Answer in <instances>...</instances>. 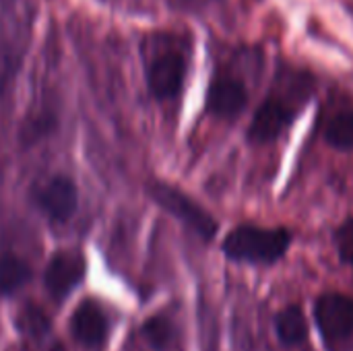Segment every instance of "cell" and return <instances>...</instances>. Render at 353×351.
Instances as JSON below:
<instances>
[{"instance_id":"3957f363","label":"cell","mask_w":353,"mask_h":351,"mask_svg":"<svg viewBox=\"0 0 353 351\" xmlns=\"http://www.w3.org/2000/svg\"><path fill=\"white\" fill-rule=\"evenodd\" d=\"M149 197L178 221H182L188 230H192L205 242H211L219 230L217 221L209 211H205L199 203H194L186 192L178 190L168 182H151L147 184Z\"/></svg>"},{"instance_id":"7c38bea8","label":"cell","mask_w":353,"mask_h":351,"mask_svg":"<svg viewBox=\"0 0 353 351\" xmlns=\"http://www.w3.org/2000/svg\"><path fill=\"white\" fill-rule=\"evenodd\" d=\"M14 325L17 329L25 335V337H31V339H43L50 329H52V323H50V317L46 314V310L37 304H25L19 312H17V319H14Z\"/></svg>"},{"instance_id":"e0dca14e","label":"cell","mask_w":353,"mask_h":351,"mask_svg":"<svg viewBox=\"0 0 353 351\" xmlns=\"http://www.w3.org/2000/svg\"><path fill=\"white\" fill-rule=\"evenodd\" d=\"M50 351H66V350H64V345H62L60 341H54V343H52V348H50Z\"/></svg>"},{"instance_id":"5bb4252c","label":"cell","mask_w":353,"mask_h":351,"mask_svg":"<svg viewBox=\"0 0 353 351\" xmlns=\"http://www.w3.org/2000/svg\"><path fill=\"white\" fill-rule=\"evenodd\" d=\"M141 335L143 339L153 348L155 351H163L170 348V343L176 337V329L172 325V321L168 317L155 314L149 321H145V325L141 327Z\"/></svg>"},{"instance_id":"8992f818","label":"cell","mask_w":353,"mask_h":351,"mask_svg":"<svg viewBox=\"0 0 353 351\" xmlns=\"http://www.w3.org/2000/svg\"><path fill=\"white\" fill-rule=\"evenodd\" d=\"M85 273H87L85 257L79 250L62 248L54 252L52 259L48 261L43 273V285L56 302H62L81 285Z\"/></svg>"},{"instance_id":"7a4b0ae2","label":"cell","mask_w":353,"mask_h":351,"mask_svg":"<svg viewBox=\"0 0 353 351\" xmlns=\"http://www.w3.org/2000/svg\"><path fill=\"white\" fill-rule=\"evenodd\" d=\"M292 246V232L285 228H259V225H238L234 228L221 250L230 261L248 265H275L285 257Z\"/></svg>"},{"instance_id":"52a82bcc","label":"cell","mask_w":353,"mask_h":351,"mask_svg":"<svg viewBox=\"0 0 353 351\" xmlns=\"http://www.w3.org/2000/svg\"><path fill=\"white\" fill-rule=\"evenodd\" d=\"M294 110L277 95H269L252 116L248 126V141L256 145L271 143L292 124Z\"/></svg>"},{"instance_id":"277c9868","label":"cell","mask_w":353,"mask_h":351,"mask_svg":"<svg viewBox=\"0 0 353 351\" xmlns=\"http://www.w3.org/2000/svg\"><path fill=\"white\" fill-rule=\"evenodd\" d=\"M35 207L54 223H66L79 209L77 184L66 176H50L31 188Z\"/></svg>"},{"instance_id":"6da1fadb","label":"cell","mask_w":353,"mask_h":351,"mask_svg":"<svg viewBox=\"0 0 353 351\" xmlns=\"http://www.w3.org/2000/svg\"><path fill=\"white\" fill-rule=\"evenodd\" d=\"M143 50L145 79L151 95L159 101L178 97L188 74V58L176 37L170 33H153L145 39Z\"/></svg>"},{"instance_id":"2e32d148","label":"cell","mask_w":353,"mask_h":351,"mask_svg":"<svg viewBox=\"0 0 353 351\" xmlns=\"http://www.w3.org/2000/svg\"><path fill=\"white\" fill-rule=\"evenodd\" d=\"M56 124V118L52 114H41V116H33L31 120H27L21 128V137L27 143L37 141L39 137L48 134L52 130V126Z\"/></svg>"},{"instance_id":"5b68a950","label":"cell","mask_w":353,"mask_h":351,"mask_svg":"<svg viewBox=\"0 0 353 351\" xmlns=\"http://www.w3.org/2000/svg\"><path fill=\"white\" fill-rule=\"evenodd\" d=\"M314 323L323 339L333 345L353 333V300L343 294H323L314 302Z\"/></svg>"},{"instance_id":"ba28073f","label":"cell","mask_w":353,"mask_h":351,"mask_svg":"<svg viewBox=\"0 0 353 351\" xmlns=\"http://www.w3.org/2000/svg\"><path fill=\"white\" fill-rule=\"evenodd\" d=\"M70 333L85 348H101L110 335V321L103 308L93 300H83L70 317Z\"/></svg>"},{"instance_id":"4fadbf2b","label":"cell","mask_w":353,"mask_h":351,"mask_svg":"<svg viewBox=\"0 0 353 351\" xmlns=\"http://www.w3.org/2000/svg\"><path fill=\"white\" fill-rule=\"evenodd\" d=\"M325 141L339 151L353 149V112H337L325 126Z\"/></svg>"},{"instance_id":"30bf717a","label":"cell","mask_w":353,"mask_h":351,"mask_svg":"<svg viewBox=\"0 0 353 351\" xmlns=\"http://www.w3.org/2000/svg\"><path fill=\"white\" fill-rule=\"evenodd\" d=\"M275 333L279 341L288 348L300 345L308 339V321L300 306L290 304L275 317Z\"/></svg>"},{"instance_id":"9c48e42d","label":"cell","mask_w":353,"mask_h":351,"mask_svg":"<svg viewBox=\"0 0 353 351\" xmlns=\"http://www.w3.org/2000/svg\"><path fill=\"white\" fill-rule=\"evenodd\" d=\"M248 103V89L242 81L219 74L211 81L207 89V112L217 118H236L244 112Z\"/></svg>"},{"instance_id":"9a60e30c","label":"cell","mask_w":353,"mask_h":351,"mask_svg":"<svg viewBox=\"0 0 353 351\" xmlns=\"http://www.w3.org/2000/svg\"><path fill=\"white\" fill-rule=\"evenodd\" d=\"M337 254L345 265H353V217L345 219L335 232Z\"/></svg>"},{"instance_id":"8fae6325","label":"cell","mask_w":353,"mask_h":351,"mask_svg":"<svg viewBox=\"0 0 353 351\" xmlns=\"http://www.w3.org/2000/svg\"><path fill=\"white\" fill-rule=\"evenodd\" d=\"M31 279V269L29 265L14 257V254H2L0 257V294L2 296H12L25 283Z\"/></svg>"}]
</instances>
